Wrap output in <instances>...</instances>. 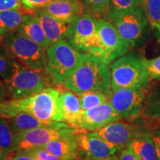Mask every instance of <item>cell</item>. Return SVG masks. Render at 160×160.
<instances>
[{
	"label": "cell",
	"mask_w": 160,
	"mask_h": 160,
	"mask_svg": "<svg viewBox=\"0 0 160 160\" xmlns=\"http://www.w3.org/2000/svg\"><path fill=\"white\" fill-rule=\"evenodd\" d=\"M60 92L56 88L48 87L31 97L0 102V117L9 119L24 112L41 120L67 123L65 116L58 107Z\"/></svg>",
	"instance_id": "obj_1"
},
{
	"label": "cell",
	"mask_w": 160,
	"mask_h": 160,
	"mask_svg": "<svg viewBox=\"0 0 160 160\" xmlns=\"http://www.w3.org/2000/svg\"><path fill=\"white\" fill-rule=\"evenodd\" d=\"M61 85L76 93L100 91L111 97V68L108 63L100 57L85 53L79 67Z\"/></svg>",
	"instance_id": "obj_2"
},
{
	"label": "cell",
	"mask_w": 160,
	"mask_h": 160,
	"mask_svg": "<svg viewBox=\"0 0 160 160\" xmlns=\"http://www.w3.org/2000/svg\"><path fill=\"white\" fill-rule=\"evenodd\" d=\"M45 73L55 85H61L77 71L85 57L66 39L52 44L46 50Z\"/></svg>",
	"instance_id": "obj_3"
},
{
	"label": "cell",
	"mask_w": 160,
	"mask_h": 160,
	"mask_svg": "<svg viewBox=\"0 0 160 160\" xmlns=\"http://www.w3.org/2000/svg\"><path fill=\"white\" fill-rule=\"evenodd\" d=\"M110 68L112 91L120 88L145 90L151 79L144 59L134 53L118 58Z\"/></svg>",
	"instance_id": "obj_4"
},
{
	"label": "cell",
	"mask_w": 160,
	"mask_h": 160,
	"mask_svg": "<svg viewBox=\"0 0 160 160\" xmlns=\"http://www.w3.org/2000/svg\"><path fill=\"white\" fill-rule=\"evenodd\" d=\"M14 61L8 73L2 78L8 96L11 99H23L49 87L48 77Z\"/></svg>",
	"instance_id": "obj_5"
},
{
	"label": "cell",
	"mask_w": 160,
	"mask_h": 160,
	"mask_svg": "<svg viewBox=\"0 0 160 160\" xmlns=\"http://www.w3.org/2000/svg\"><path fill=\"white\" fill-rule=\"evenodd\" d=\"M0 42L12 57L33 71L45 73L47 52L37 43L17 31L0 37Z\"/></svg>",
	"instance_id": "obj_6"
},
{
	"label": "cell",
	"mask_w": 160,
	"mask_h": 160,
	"mask_svg": "<svg viewBox=\"0 0 160 160\" xmlns=\"http://www.w3.org/2000/svg\"><path fill=\"white\" fill-rule=\"evenodd\" d=\"M66 40L82 53H90L105 59V49L98 33L97 19L91 14L83 13L71 22Z\"/></svg>",
	"instance_id": "obj_7"
},
{
	"label": "cell",
	"mask_w": 160,
	"mask_h": 160,
	"mask_svg": "<svg viewBox=\"0 0 160 160\" xmlns=\"http://www.w3.org/2000/svg\"><path fill=\"white\" fill-rule=\"evenodd\" d=\"M108 17L131 47L141 45L145 41L149 22L142 5L122 11L110 10Z\"/></svg>",
	"instance_id": "obj_8"
},
{
	"label": "cell",
	"mask_w": 160,
	"mask_h": 160,
	"mask_svg": "<svg viewBox=\"0 0 160 160\" xmlns=\"http://www.w3.org/2000/svg\"><path fill=\"white\" fill-rule=\"evenodd\" d=\"M145 97L144 90L120 88L112 91L110 102L122 119L133 122L141 117Z\"/></svg>",
	"instance_id": "obj_9"
},
{
	"label": "cell",
	"mask_w": 160,
	"mask_h": 160,
	"mask_svg": "<svg viewBox=\"0 0 160 160\" xmlns=\"http://www.w3.org/2000/svg\"><path fill=\"white\" fill-rule=\"evenodd\" d=\"M78 130L73 127L42 128L17 133L18 151L43 147L53 140L75 138Z\"/></svg>",
	"instance_id": "obj_10"
},
{
	"label": "cell",
	"mask_w": 160,
	"mask_h": 160,
	"mask_svg": "<svg viewBox=\"0 0 160 160\" xmlns=\"http://www.w3.org/2000/svg\"><path fill=\"white\" fill-rule=\"evenodd\" d=\"M121 119V116L108 101L93 108L82 111L71 126L82 131L93 132Z\"/></svg>",
	"instance_id": "obj_11"
},
{
	"label": "cell",
	"mask_w": 160,
	"mask_h": 160,
	"mask_svg": "<svg viewBox=\"0 0 160 160\" xmlns=\"http://www.w3.org/2000/svg\"><path fill=\"white\" fill-rule=\"evenodd\" d=\"M148 130L141 126L117 121L90 133L122 151L128 147L133 140L142 135Z\"/></svg>",
	"instance_id": "obj_12"
},
{
	"label": "cell",
	"mask_w": 160,
	"mask_h": 160,
	"mask_svg": "<svg viewBox=\"0 0 160 160\" xmlns=\"http://www.w3.org/2000/svg\"><path fill=\"white\" fill-rule=\"evenodd\" d=\"M97 29L105 49L104 60L106 62L110 64L128 53L131 46L120 36L111 22L97 19Z\"/></svg>",
	"instance_id": "obj_13"
},
{
	"label": "cell",
	"mask_w": 160,
	"mask_h": 160,
	"mask_svg": "<svg viewBox=\"0 0 160 160\" xmlns=\"http://www.w3.org/2000/svg\"><path fill=\"white\" fill-rule=\"evenodd\" d=\"M80 156L84 160L97 159L114 155L119 151L115 146L90 132L79 129L76 136Z\"/></svg>",
	"instance_id": "obj_14"
},
{
	"label": "cell",
	"mask_w": 160,
	"mask_h": 160,
	"mask_svg": "<svg viewBox=\"0 0 160 160\" xmlns=\"http://www.w3.org/2000/svg\"><path fill=\"white\" fill-rule=\"evenodd\" d=\"M41 9L57 19L69 23L85 13V8L80 0H53Z\"/></svg>",
	"instance_id": "obj_15"
},
{
	"label": "cell",
	"mask_w": 160,
	"mask_h": 160,
	"mask_svg": "<svg viewBox=\"0 0 160 160\" xmlns=\"http://www.w3.org/2000/svg\"><path fill=\"white\" fill-rule=\"evenodd\" d=\"M33 14L42 27L51 45L60 40L66 39L71 23L57 19L42 9L36 10Z\"/></svg>",
	"instance_id": "obj_16"
},
{
	"label": "cell",
	"mask_w": 160,
	"mask_h": 160,
	"mask_svg": "<svg viewBox=\"0 0 160 160\" xmlns=\"http://www.w3.org/2000/svg\"><path fill=\"white\" fill-rule=\"evenodd\" d=\"M10 127L16 133L42 128H65L72 127L66 122L55 121H45L37 119L28 113H19L11 119H7Z\"/></svg>",
	"instance_id": "obj_17"
},
{
	"label": "cell",
	"mask_w": 160,
	"mask_h": 160,
	"mask_svg": "<svg viewBox=\"0 0 160 160\" xmlns=\"http://www.w3.org/2000/svg\"><path fill=\"white\" fill-rule=\"evenodd\" d=\"M140 118L151 131L160 129V88L153 89L145 97Z\"/></svg>",
	"instance_id": "obj_18"
},
{
	"label": "cell",
	"mask_w": 160,
	"mask_h": 160,
	"mask_svg": "<svg viewBox=\"0 0 160 160\" xmlns=\"http://www.w3.org/2000/svg\"><path fill=\"white\" fill-rule=\"evenodd\" d=\"M17 31L37 43L45 50H47L51 45L42 27L37 18L31 13H26L22 22Z\"/></svg>",
	"instance_id": "obj_19"
},
{
	"label": "cell",
	"mask_w": 160,
	"mask_h": 160,
	"mask_svg": "<svg viewBox=\"0 0 160 160\" xmlns=\"http://www.w3.org/2000/svg\"><path fill=\"white\" fill-rule=\"evenodd\" d=\"M42 148L62 160H77L80 156L76 137L53 140Z\"/></svg>",
	"instance_id": "obj_20"
},
{
	"label": "cell",
	"mask_w": 160,
	"mask_h": 160,
	"mask_svg": "<svg viewBox=\"0 0 160 160\" xmlns=\"http://www.w3.org/2000/svg\"><path fill=\"white\" fill-rule=\"evenodd\" d=\"M57 104L60 111L65 116L67 123L71 125L82 111L78 96L69 90L60 92Z\"/></svg>",
	"instance_id": "obj_21"
},
{
	"label": "cell",
	"mask_w": 160,
	"mask_h": 160,
	"mask_svg": "<svg viewBox=\"0 0 160 160\" xmlns=\"http://www.w3.org/2000/svg\"><path fill=\"white\" fill-rule=\"evenodd\" d=\"M135 155L142 160H159L152 133L149 130L133 140L128 146Z\"/></svg>",
	"instance_id": "obj_22"
},
{
	"label": "cell",
	"mask_w": 160,
	"mask_h": 160,
	"mask_svg": "<svg viewBox=\"0 0 160 160\" xmlns=\"http://www.w3.org/2000/svg\"><path fill=\"white\" fill-rule=\"evenodd\" d=\"M0 151L10 156L18 151L17 135L8 121L0 117Z\"/></svg>",
	"instance_id": "obj_23"
},
{
	"label": "cell",
	"mask_w": 160,
	"mask_h": 160,
	"mask_svg": "<svg viewBox=\"0 0 160 160\" xmlns=\"http://www.w3.org/2000/svg\"><path fill=\"white\" fill-rule=\"evenodd\" d=\"M20 9L0 12V37L9 32L17 31L27 13L22 12Z\"/></svg>",
	"instance_id": "obj_24"
},
{
	"label": "cell",
	"mask_w": 160,
	"mask_h": 160,
	"mask_svg": "<svg viewBox=\"0 0 160 160\" xmlns=\"http://www.w3.org/2000/svg\"><path fill=\"white\" fill-rule=\"evenodd\" d=\"M82 111L93 108L102 104L110 101V97L105 92L90 91L77 93Z\"/></svg>",
	"instance_id": "obj_25"
},
{
	"label": "cell",
	"mask_w": 160,
	"mask_h": 160,
	"mask_svg": "<svg viewBox=\"0 0 160 160\" xmlns=\"http://www.w3.org/2000/svg\"><path fill=\"white\" fill-rule=\"evenodd\" d=\"M141 3L149 24L159 31L160 30V0H141Z\"/></svg>",
	"instance_id": "obj_26"
},
{
	"label": "cell",
	"mask_w": 160,
	"mask_h": 160,
	"mask_svg": "<svg viewBox=\"0 0 160 160\" xmlns=\"http://www.w3.org/2000/svg\"><path fill=\"white\" fill-rule=\"evenodd\" d=\"M88 14L108 16L111 10V0H80Z\"/></svg>",
	"instance_id": "obj_27"
},
{
	"label": "cell",
	"mask_w": 160,
	"mask_h": 160,
	"mask_svg": "<svg viewBox=\"0 0 160 160\" xmlns=\"http://www.w3.org/2000/svg\"><path fill=\"white\" fill-rule=\"evenodd\" d=\"M21 151L31 156L37 160H62L42 147L31 148Z\"/></svg>",
	"instance_id": "obj_28"
},
{
	"label": "cell",
	"mask_w": 160,
	"mask_h": 160,
	"mask_svg": "<svg viewBox=\"0 0 160 160\" xmlns=\"http://www.w3.org/2000/svg\"><path fill=\"white\" fill-rule=\"evenodd\" d=\"M144 64L150 79H160V56L151 59H144Z\"/></svg>",
	"instance_id": "obj_29"
},
{
	"label": "cell",
	"mask_w": 160,
	"mask_h": 160,
	"mask_svg": "<svg viewBox=\"0 0 160 160\" xmlns=\"http://www.w3.org/2000/svg\"><path fill=\"white\" fill-rule=\"evenodd\" d=\"M14 61V58L7 51L5 53L0 51V77L4 78L9 73L13 67Z\"/></svg>",
	"instance_id": "obj_30"
},
{
	"label": "cell",
	"mask_w": 160,
	"mask_h": 160,
	"mask_svg": "<svg viewBox=\"0 0 160 160\" xmlns=\"http://www.w3.org/2000/svg\"><path fill=\"white\" fill-rule=\"evenodd\" d=\"M142 5L141 0H111V10H128Z\"/></svg>",
	"instance_id": "obj_31"
},
{
	"label": "cell",
	"mask_w": 160,
	"mask_h": 160,
	"mask_svg": "<svg viewBox=\"0 0 160 160\" xmlns=\"http://www.w3.org/2000/svg\"><path fill=\"white\" fill-rule=\"evenodd\" d=\"M53 0H22V5L28 11L43 8Z\"/></svg>",
	"instance_id": "obj_32"
},
{
	"label": "cell",
	"mask_w": 160,
	"mask_h": 160,
	"mask_svg": "<svg viewBox=\"0 0 160 160\" xmlns=\"http://www.w3.org/2000/svg\"><path fill=\"white\" fill-rule=\"evenodd\" d=\"M22 0H0V12L21 8Z\"/></svg>",
	"instance_id": "obj_33"
},
{
	"label": "cell",
	"mask_w": 160,
	"mask_h": 160,
	"mask_svg": "<svg viewBox=\"0 0 160 160\" xmlns=\"http://www.w3.org/2000/svg\"><path fill=\"white\" fill-rule=\"evenodd\" d=\"M119 157L120 160H138V157L135 155V153H133L130 147L122 150Z\"/></svg>",
	"instance_id": "obj_34"
},
{
	"label": "cell",
	"mask_w": 160,
	"mask_h": 160,
	"mask_svg": "<svg viewBox=\"0 0 160 160\" xmlns=\"http://www.w3.org/2000/svg\"><path fill=\"white\" fill-rule=\"evenodd\" d=\"M151 133L153 142H154L155 144L156 150H157L158 159L160 160V129L152 131Z\"/></svg>",
	"instance_id": "obj_35"
},
{
	"label": "cell",
	"mask_w": 160,
	"mask_h": 160,
	"mask_svg": "<svg viewBox=\"0 0 160 160\" xmlns=\"http://www.w3.org/2000/svg\"><path fill=\"white\" fill-rule=\"evenodd\" d=\"M8 160H37L31 156H30L27 153H24V152L21 151H17L13 157L9 158Z\"/></svg>",
	"instance_id": "obj_36"
},
{
	"label": "cell",
	"mask_w": 160,
	"mask_h": 160,
	"mask_svg": "<svg viewBox=\"0 0 160 160\" xmlns=\"http://www.w3.org/2000/svg\"><path fill=\"white\" fill-rule=\"evenodd\" d=\"M7 96L8 93L7 91H6L5 86L4 85L3 82L0 79V102L5 101Z\"/></svg>",
	"instance_id": "obj_37"
},
{
	"label": "cell",
	"mask_w": 160,
	"mask_h": 160,
	"mask_svg": "<svg viewBox=\"0 0 160 160\" xmlns=\"http://www.w3.org/2000/svg\"><path fill=\"white\" fill-rule=\"evenodd\" d=\"M91 160H120L119 157H117V156L112 155L110 156V157H105V158H102V159H91Z\"/></svg>",
	"instance_id": "obj_38"
},
{
	"label": "cell",
	"mask_w": 160,
	"mask_h": 160,
	"mask_svg": "<svg viewBox=\"0 0 160 160\" xmlns=\"http://www.w3.org/2000/svg\"><path fill=\"white\" fill-rule=\"evenodd\" d=\"M10 156L5 154L2 151H0V160H8Z\"/></svg>",
	"instance_id": "obj_39"
},
{
	"label": "cell",
	"mask_w": 160,
	"mask_h": 160,
	"mask_svg": "<svg viewBox=\"0 0 160 160\" xmlns=\"http://www.w3.org/2000/svg\"><path fill=\"white\" fill-rule=\"evenodd\" d=\"M159 43H160V30H159Z\"/></svg>",
	"instance_id": "obj_40"
},
{
	"label": "cell",
	"mask_w": 160,
	"mask_h": 160,
	"mask_svg": "<svg viewBox=\"0 0 160 160\" xmlns=\"http://www.w3.org/2000/svg\"><path fill=\"white\" fill-rule=\"evenodd\" d=\"M138 160H142V159H139V158H138Z\"/></svg>",
	"instance_id": "obj_41"
}]
</instances>
